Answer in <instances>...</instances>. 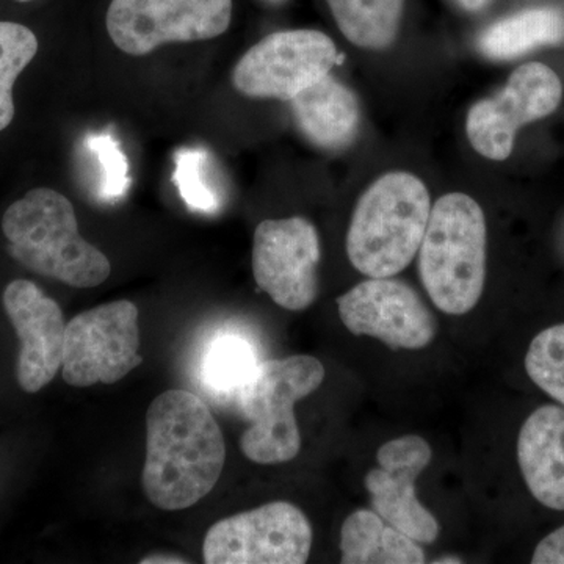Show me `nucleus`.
Segmentation results:
<instances>
[{"label":"nucleus","mask_w":564,"mask_h":564,"mask_svg":"<svg viewBox=\"0 0 564 564\" xmlns=\"http://www.w3.org/2000/svg\"><path fill=\"white\" fill-rule=\"evenodd\" d=\"M226 444L220 425L195 393L172 389L147 414L143 489L165 511L191 508L220 480Z\"/></svg>","instance_id":"1"},{"label":"nucleus","mask_w":564,"mask_h":564,"mask_svg":"<svg viewBox=\"0 0 564 564\" xmlns=\"http://www.w3.org/2000/svg\"><path fill=\"white\" fill-rule=\"evenodd\" d=\"M2 231L13 259L41 276L77 289L96 288L110 276L109 259L80 236L73 204L54 188H33L11 204Z\"/></svg>","instance_id":"2"},{"label":"nucleus","mask_w":564,"mask_h":564,"mask_svg":"<svg viewBox=\"0 0 564 564\" xmlns=\"http://www.w3.org/2000/svg\"><path fill=\"white\" fill-rule=\"evenodd\" d=\"M432 199L417 176L383 174L362 193L347 232L351 265L367 278H392L419 252Z\"/></svg>","instance_id":"3"},{"label":"nucleus","mask_w":564,"mask_h":564,"mask_svg":"<svg viewBox=\"0 0 564 564\" xmlns=\"http://www.w3.org/2000/svg\"><path fill=\"white\" fill-rule=\"evenodd\" d=\"M486 218L480 204L455 192L437 199L419 248V273L437 310L470 313L486 281Z\"/></svg>","instance_id":"4"},{"label":"nucleus","mask_w":564,"mask_h":564,"mask_svg":"<svg viewBox=\"0 0 564 564\" xmlns=\"http://www.w3.org/2000/svg\"><path fill=\"white\" fill-rule=\"evenodd\" d=\"M325 367L314 356L296 355L259 362L239 389L240 410L250 429L240 448L252 463L292 462L302 448L295 404L317 391Z\"/></svg>","instance_id":"5"},{"label":"nucleus","mask_w":564,"mask_h":564,"mask_svg":"<svg viewBox=\"0 0 564 564\" xmlns=\"http://www.w3.org/2000/svg\"><path fill=\"white\" fill-rule=\"evenodd\" d=\"M139 347V307L132 302L84 311L66 323L63 380L74 388L118 383L143 362Z\"/></svg>","instance_id":"6"},{"label":"nucleus","mask_w":564,"mask_h":564,"mask_svg":"<svg viewBox=\"0 0 564 564\" xmlns=\"http://www.w3.org/2000/svg\"><path fill=\"white\" fill-rule=\"evenodd\" d=\"M232 21V0H111L107 32L124 54L143 57L158 47L217 39Z\"/></svg>","instance_id":"7"},{"label":"nucleus","mask_w":564,"mask_h":564,"mask_svg":"<svg viewBox=\"0 0 564 564\" xmlns=\"http://www.w3.org/2000/svg\"><path fill=\"white\" fill-rule=\"evenodd\" d=\"M339 62L336 44L323 32H274L245 52L234 68L232 84L248 98L291 102Z\"/></svg>","instance_id":"8"},{"label":"nucleus","mask_w":564,"mask_h":564,"mask_svg":"<svg viewBox=\"0 0 564 564\" xmlns=\"http://www.w3.org/2000/svg\"><path fill=\"white\" fill-rule=\"evenodd\" d=\"M313 527L299 507L272 502L215 522L204 538L207 564H303Z\"/></svg>","instance_id":"9"},{"label":"nucleus","mask_w":564,"mask_h":564,"mask_svg":"<svg viewBox=\"0 0 564 564\" xmlns=\"http://www.w3.org/2000/svg\"><path fill=\"white\" fill-rule=\"evenodd\" d=\"M562 98V80L554 69L525 63L511 73L503 90L470 107L467 139L485 159L502 162L513 152L519 129L554 113Z\"/></svg>","instance_id":"10"},{"label":"nucleus","mask_w":564,"mask_h":564,"mask_svg":"<svg viewBox=\"0 0 564 564\" xmlns=\"http://www.w3.org/2000/svg\"><path fill=\"white\" fill-rule=\"evenodd\" d=\"M321 239L303 217L263 220L252 239L254 280L278 306L304 311L317 300Z\"/></svg>","instance_id":"11"},{"label":"nucleus","mask_w":564,"mask_h":564,"mask_svg":"<svg viewBox=\"0 0 564 564\" xmlns=\"http://www.w3.org/2000/svg\"><path fill=\"white\" fill-rule=\"evenodd\" d=\"M340 321L355 336H369L393 348L421 350L433 343L436 318L406 282L369 278L337 300Z\"/></svg>","instance_id":"12"},{"label":"nucleus","mask_w":564,"mask_h":564,"mask_svg":"<svg viewBox=\"0 0 564 564\" xmlns=\"http://www.w3.org/2000/svg\"><path fill=\"white\" fill-rule=\"evenodd\" d=\"M378 467L364 478L373 511L419 544H433L440 536L436 518L415 494L419 475L432 462V448L417 434H406L381 445Z\"/></svg>","instance_id":"13"},{"label":"nucleus","mask_w":564,"mask_h":564,"mask_svg":"<svg viewBox=\"0 0 564 564\" xmlns=\"http://www.w3.org/2000/svg\"><path fill=\"white\" fill-rule=\"evenodd\" d=\"M3 307L20 339L18 383L24 392H40L62 369L65 315L55 300L28 280L7 285Z\"/></svg>","instance_id":"14"},{"label":"nucleus","mask_w":564,"mask_h":564,"mask_svg":"<svg viewBox=\"0 0 564 564\" xmlns=\"http://www.w3.org/2000/svg\"><path fill=\"white\" fill-rule=\"evenodd\" d=\"M518 462L534 499L564 511V406L538 408L522 425Z\"/></svg>","instance_id":"15"},{"label":"nucleus","mask_w":564,"mask_h":564,"mask_svg":"<svg viewBox=\"0 0 564 564\" xmlns=\"http://www.w3.org/2000/svg\"><path fill=\"white\" fill-rule=\"evenodd\" d=\"M300 132L325 151L350 147L361 126V107L355 93L332 74L315 82L291 102Z\"/></svg>","instance_id":"16"},{"label":"nucleus","mask_w":564,"mask_h":564,"mask_svg":"<svg viewBox=\"0 0 564 564\" xmlns=\"http://www.w3.org/2000/svg\"><path fill=\"white\" fill-rule=\"evenodd\" d=\"M340 556L344 564L425 563L421 544L373 510H356L345 519L340 530Z\"/></svg>","instance_id":"17"},{"label":"nucleus","mask_w":564,"mask_h":564,"mask_svg":"<svg viewBox=\"0 0 564 564\" xmlns=\"http://www.w3.org/2000/svg\"><path fill=\"white\" fill-rule=\"evenodd\" d=\"M564 18L554 9H532L496 22L478 40V47L492 61H511L540 46L562 43Z\"/></svg>","instance_id":"18"},{"label":"nucleus","mask_w":564,"mask_h":564,"mask_svg":"<svg viewBox=\"0 0 564 564\" xmlns=\"http://www.w3.org/2000/svg\"><path fill=\"white\" fill-rule=\"evenodd\" d=\"M345 39L361 50L383 51L395 41L404 0H326Z\"/></svg>","instance_id":"19"},{"label":"nucleus","mask_w":564,"mask_h":564,"mask_svg":"<svg viewBox=\"0 0 564 564\" xmlns=\"http://www.w3.org/2000/svg\"><path fill=\"white\" fill-rule=\"evenodd\" d=\"M252 347L236 334L218 336L207 348L202 362V378L210 391L239 392L258 366Z\"/></svg>","instance_id":"20"},{"label":"nucleus","mask_w":564,"mask_h":564,"mask_svg":"<svg viewBox=\"0 0 564 564\" xmlns=\"http://www.w3.org/2000/svg\"><path fill=\"white\" fill-rule=\"evenodd\" d=\"M39 52L35 33L17 22L0 21V132L14 118V82Z\"/></svg>","instance_id":"21"},{"label":"nucleus","mask_w":564,"mask_h":564,"mask_svg":"<svg viewBox=\"0 0 564 564\" xmlns=\"http://www.w3.org/2000/svg\"><path fill=\"white\" fill-rule=\"evenodd\" d=\"M530 380L564 406V323L538 334L525 355Z\"/></svg>","instance_id":"22"},{"label":"nucleus","mask_w":564,"mask_h":564,"mask_svg":"<svg viewBox=\"0 0 564 564\" xmlns=\"http://www.w3.org/2000/svg\"><path fill=\"white\" fill-rule=\"evenodd\" d=\"M173 181L191 209L214 214L221 199L209 184V155L203 150H181L174 155Z\"/></svg>","instance_id":"23"},{"label":"nucleus","mask_w":564,"mask_h":564,"mask_svg":"<svg viewBox=\"0 0 564 564\" xmlns=\"http://www.w3.org/2000/svg\"><path fill=\"white\" fill-rule=\"evenodd\" d=\"M85 147L101 165L99 199L106 203L118 202L131 184L128 158L122 152L120 143L110 132H98L87 137Z\"/></svg>","instance_id":"24"},{"label":"nucleus","mask_w":564,"mask_h":564,"mask_svg":"<svg viewBox=\"0 0 564 564\" xmlns=\"http://www.w3.org/2000/svg\"><path fill=\"white\" fill-rule=\"evenodd\" d=\"M533 564H564V525L549 533L534 549Z\"/></svg>","instance_id":"25"},{"label":"nucleus","mask_w":564,"mask_h":564,"mask_svg":"<svg viewBox=\"0 0 564 564\" xmlns=\"http://www.w3.org/2000/svg\"><path fill=\"white\" fill-rule=\"evenodd\" d=\"M141 564H177V563H191L188 560L182 558V556L173 555V554H158L144 556L140 562Z\"/></svg>","instance_id":"26"},{"label":"nucleus","mask_w":564,"mask_h":564,"mask_svg":"<svg viewBox=\"0 0 564 564\" xmlns=\"http://www.w3.org/2000/svg\"><path fill=\"white\" fill-rule=\"evenodd\" d=\"M459 6L463 7V9L469 10V11H478L484 9L486 3H488V0H458Z\"/></svg>","instance_id":"27"},{"label":"nucleus","mask_w":564,"mask_h":564,"mask_svg":"<svg viewBox=\"0 0 564 564\" xmlns=\"http://www.w3.org/2000/svg\"><path fill=\"white\" fill-rule=\"evenodd\" d=\"M436 563H462V560H437Z\"/></svg>","instance_id":"28"},{"label":"nucleus","mask_w":564,"mask_h":564,"mask_svg":"<svg viewBox=\"0 0 564 564\" xmlns=\"http://www.w3.org/2000/svg\"><path fill=\"white\" fill-rule=\"evenodd\" d=\"M18 2H31V0H18Z\"/></svg>","instance_id":"29"},{"label":"nucleus","mask_w":564,"mask_h":564,"mask_svg":"<svg viewBox=\"0 0 564 564\" xmlns=\"http://www.w3.org/2000/svg\"><path fill=\"white\" fill-rule=\"evenodd\" d=\"M272 2H281V0H272Z\"/></svg>","instance_id":"30"}]
</instances>
